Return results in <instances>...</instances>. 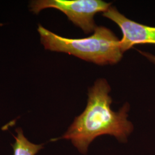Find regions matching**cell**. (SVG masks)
<instances>
[{
    "label": "cell",
    "mask_w": 155,
    "mask_h": 155,
    "mask_svg": "<svg viewBox=\"0 0 155 155\" xmlns=\"http://www.w3.org/2000/svg\"><path fill=\"white\" fill-rule=\"evenodd\" d=\"M111 88L105 79H97L88 92L87 106L61 137L71 140L82 154H86L90 144L96 137L104 134L113 136L125 143L133 130V125L127 120L129 104L126 103L118 111L111 110Z\"/></svg>",
    "instance_id": "6da1fadb"
},
{
    "label": "cell",
    "mask_w": 155,
    "mask_h": 155,
    "mask_svg": "<svg viewBox=\"0 0 155 155\" xmlns=\"http://www.w3.org/2000/svg\"><path fill=\"white\" fill-rule=\"evenodd\" d=\"M38 31L45 50L66 53L98 65L116 64L123 56L120 40L105 27L97 26L92 35L81 39L62 37L41 25Z\"/></svg>",
    "instance_id": "7a4b0ae2"
},
{
    "label": "cell",
    "mask_w": 155,
    "mask_h": 155,
    "mask_svg": "<svg viewBox=\"0 0 155 155\" xmlns=\"http://www.w3.org/2000/svg\"><path fill=\"white\" fill-rule=\"evenodd\" d=\"M111 5L110 2L102 0H36L30 2L29 9L35 14L47 8L58 9L84 33H90L97 27L94 16L104 13Z\"/></svg>",
    "instance_id": "3957f363"
},
{
    "label": "cell",
    "mask_w": 155,
    "mask_h": 155,
    "mask_svg": "<svg viewBox=\"0 0 155 155\" xmlns=\"http://www.w3.org/2000/svg\"><path fill=\"white\" fill-rule=\"evenodd\" d=\"M102 16L117 24L121 29L122 38L120 47L122 52L135 45H155V27H150L134 21L120 13L114 6H110Z\"/></svg>",
    "instance_id": "277c9868"
},
{
    "label": "cell",
    "mask_w": 155,
    "mask_h": 155,
    "mask_svg": "<svg viewBox=\"0 0 155 155\" xmlns=\"http://www.w3.org/2000/svg\"><path fill=\"white\" fill-rule=\"evenodd\" d=\"M16 137H15L16 142L12 144L14 150L13 155H35L43 147V144L38 145L29 142L25 137L21 128L16 129Z\"/></svg>",
    "instance_id": "5b68a950"
},
{
    "label": "cell",
    "mask_w": 155,
    "mask_h": 155,
    "mask_svg": "<svg viewBox=\"0 0 155 155\" xmlns=\"http://www.w3.org/2000/svg\"><path fill=\"white\" fill-rule=\"evenodd\" d=\"M138 52H140L141 55L144 56L147 59H148L150 62H152L155 65V55L150 54V52H144V51H142L141 50H138Z\"/></svg>",
    "instance_id": "8992f818"
}]
</instances>
